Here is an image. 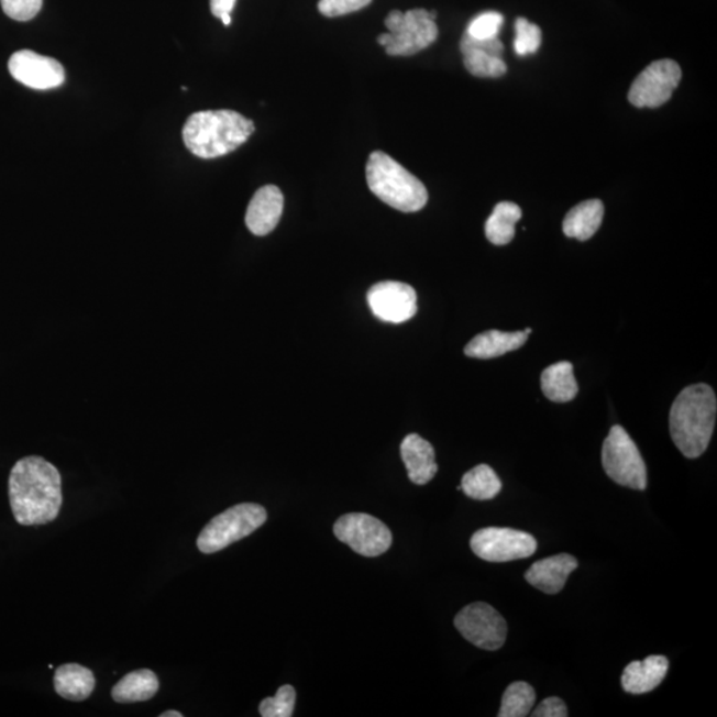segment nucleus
Segmentation results:
<instances>
[{
    "instance_id": "19",
    "label": "nucleus",
    "mask_w": 717,
    "mask_h": 717,
    "mask_svg": "<svg viewBox=\"0 0 717 717\" xmlns=\"http://www.w3.org/2000/svg\"><path fill=\"white\" fill-rule=\"evenodd\" d=\"M605 207L599 200L581 202L569 211L563 220L562 229L569 239L580 241L591 240L598 232L604 221Z\"/></svg>"
},
{
    "instance_id": "25",
    "label": "nucleus",
    "mask_w": 717,
    "mask_h": 717,
    "mask_svg": "<svg viewBox=\"0 0 717 717\" xmlns=\"http://www.w3.org/2000/svg\"><path fill=\"white\" fill-rule=\"evenodd\" d=\"M464 55V66L476 78L497 79L507 74V64L503 56L483 49H461Z\"/></svg>"
},
{
    "instance_id": "13",
    "label": "nucleus",
    "mask_w": 717,
    "mask_h": 717,
    "mask_svg": "<svg viewBox=\"0 0 717 717\" xmlns=\"http://www.w3.org/2000/svg\"><path fill=\"white\" fill-rule=\"evenodd\" d=\"M9 70L16 81L37 91L60 87L66 80V70L59 62L30 49L18 51L12 55Z\"/></svg>"
},
{
    "instance_id": "21",
    "label": "nucleus",
    "mask_w": 717,
    "mask_h": 717,
    "mask_svg": "<svg viewBox=\"0 0 717 717\" xmlns=\"http://www.w3.org/2000/svg\"><path fill=\"white\" fill-rule=\"evenodd\" d=\"M541 388L549 400L555 402L572 401L578 394V384L575 380L573 364L560 362L543 371Z\"/></svg>"
},
{
    "instance_id": "11",
    "label": "nucleus",
    "mask_w": 717,
    "mask_h": 717,
    "mask_svg": "<svg viewBox=\"0 0 717 717\" xmlns=\"http://www.w3.org/2000/svg\"><path fill=\"white\" fill-rule=\"evenodd\" d=\"M682 80L681 66L674 60L663 59L651 63L633 80L629 101L637 108H658L665 104Z\"/></svg>"
},
{
    "instance_id": "35",
    "label": "nucleus",
    "mask_w": 717,
    "mask_h": 717,
    "mask_svg": "<svg viewBox=\"0 0 717 717\" xmlns=\"http://www.w3.org/2000/svg\"><path fill=\"white\" fill-rule=\"evenodd\" d=\"M220 19H221L222 23L225 24V25L232 24V14L222 15Z\"/></svg>"
},
{
    "instance_id": "7",
    "label": "nucleus",
    "mask_w": 717,
    "mask_h": 717,
    "mask_svg": "<svg viewBox=\"0 0 717 717\" xmlns=\"http://www.w3.org/2000/svg\"><path fill=\"white\" fill-rule=\"evenodd\" d=\"M602 465L614 483L637 490L648 488L644 460L624 427L610 429L602 448Z\"/></svg>"
},
{
    "instance_id": "1",
    "label": "nucleus",
    "mask_w": 717,
    "mask_h": 717,
    "mask_svg": "<svg viewBox=\"0 0 717 717\" xmlns=\"http://www.w3.org/2000/svg\"><path fill=\"white\" fill-rule=\"evenodd\" d=\"M9 496L18 523L34 527L53 522L63 503L60 473L40 456L19 460L10 473Z\"/></svg>"
},
{
    "instance_id": "4",
    "label": "nucleus",
    "mask_w": 717,
    "mask_h": 717,
    "mask_svg": "<svg viewBox=\"0 0 717 717\" xmlns=\"http://www.w3.org/2000/svg\"><path fill=\"white\" fill-rule=\"evenodd\" d=\"M366 172L369 190L388 207L402 213H415L426 207L424 184L386 153H371Z\"/></svg>"
},
{
    "instance_id": "30",
    "label": "nucleus",
    "mask_w": 717,
    "mask_h": 717,
    "mask_svg": "<svg viewBox=\"0 0 717 717\" xmlns=\"http://www.w3.org/2000/svg\"><path fill=\"white\" fill-rule=\"evenodd\" d=\"M4 14L18 22L34 19L42 10L43 0H0Z\"/></svg>"
},
{
    "instance_id": "17",
    "label": "nucleus",
    "mask_w": 717,
    "mask_h": 717,
    "mask_svg": "<svg viewBox=\"0 0 717 717\" xmlns=\"http://www.w3.org/2000/svg\"><path fill=\"white\" fill-rule=\"evenodd\" d=\"M670 668L669 659L651 655L642 662H631L624 671L622 687L626 693L642 695L661 686Z\"/></svg>"
},
{
    "instance_id": "10",
    "label": "nucleus",
    "mask_w": 717,
    "mask_h": 717,
    "mask_svg": "<svg viewBox=\"0 0 717 717\" xmlns=\"http://www.w3.org/2000/svg\"><path fill=\"white\" fill-rule=\"evenodd\" d=\"M334 534L364 556L382 555L393 545V533L387 525L366 514L342 516L334 525Z\"/></svg>"
},
{
    "instance_id": "18",
    "label": "nucleus",
    "mask_w": 717,
    "mask_h": 717,
    "mask_svg": "<svg viewBox=\"0 0 717 717\" xmlns=\"http://www.w3.org/2000/svg\"><path fill=\"white\" fill-rule=\"evenodd\" d=\"M523 331L503 332L490 330L472 339L464 350L465 355L476 358H492L521 349L528 341Z\"/></svg>"
},
{
    "instance_id": "15",
    "label": "nucleus",
    "mask_w": 717,
    "mask_h": 717,
    "mask_svg": "<svg viewBox=\"0 0 717 717\" xmlns=\"http://www.w3.org/2000/svg\"><path fill=\"white\" fill-rule=\"evenodd\" d=\"M577 567L578 561L573 555L562 553L533 563L525 573V580L542 593L559 594Z\"/></svg>"
},
{
    "instance_id": "9",
    "label": "nucleus",
    "mask_w": 717,
    "mask_h": 717,
    "mask_svg": "<svg viewBox=\"0 0 717 717\" xmlns=\"http://www.w3.org/2000/svg\"><path fill=\"white\" fill-rule=\"evenodd\" d=\"M454 626L468 642L488 651L501 649L508 636L501 614L484 602L465 606L454 618Z\"/></svg>"
},
{
    "instance_id": "28",
    "label": "nucleus",
    "mask_w": 717,
    "mask_h": 717,
    "mask_svg": "<svg viewBox=\"0 0 717 717\" xmlns=\"http://www.w3.org/2000/svg\"><path fill=\"white\" fill-rule=\"evenodd\" d=\"M542 31L528 19L518 18L516 21L515 51L518 56L533 55L540 49Z\"/></svg>"
},
{
    "instance_id": "14",
    "label": "nucleus",
    "mask_w": 717,
    "mask_h": 717,
    "mask_svg": "<svg viewBox=\"0 0 717 717\" xmlns=\"http://www.w3.org/2000/svg\"><path fill=\"white\" fill-rule=\"evenodd\" d=\"M284 195L278 187L266 185L249 203L246 227L254 235L264 236L277 228L284 213Z\"/></svg>"
},
{
    "instance_id": "33",
    "label": "nucleus",
    "mask_w": 717,
    "mask_h": 717,
    "mask_svg": "<svg viewBox=\"0 0 717 717\" xmlns=\"http://www.w3.org/2000/svg\"><path fill=\"white\" fill-rule=\"evenodd\" d=\"M236 0H210V11L216 18L232 14Z\"/></svg>"
},
{
    "instance_id": "5",
    "label": "nucleus",
    "mask_w": 717,
    "mask_h": 717,
    "mask_svg": "<svg viewBox=\"0 0 717 717\" xmlns=\"http://www.w3.org/2000/svg\"><path fill=\"white\" fill-rule=\"evenodd\" d=\"M437 11L424 9L389 12L386 19L388 34L377 37L390 56H412L437 42L439 29Z\"/></svg>"
},
{
    "instance_id": "26",
    "label": "nucleus",
    "mask_w": 717,
    "mask_h": 717,
    "mask_svg": "<svg viewBox=\"0 0 717 717\" xmlns=\"http://www.w3.org/2000/svg\"><path fill=\"white\" fill-rule=\"evenodd\" d=\"M536 702V691L530 684L515 682L505 691L499 717H525L530 714Z\"/></svg>"
},
{
    "instance_id": "16",
    "label": "nucleus",
    "mask_w": 717,
    "mask_h": 717,
    "mask_svg": "<svg viewBox=\"0 0 717 717\" xmlns=\"http://www.w3.org/2000/svg\"><path fill=\"white\" fill-rule=\"evenodd\" d=\"M400 452L408 477L413 484L426 485L437 476L439 466L434 461V450L429 441L416 433L408 434L402 440Z\"/></svg>"
},
{
    "instance_id": "36",
    "label": "nucleus",
    "mask_w": 717,
    "mask_h": 717,
    "mask_svg": "<svg viewBox=\"0 0 717 717\" xmlns=\"http://www.w3.org/2000/svg\"><path fill=\"white\" fill-rule=\"evenodd\" d=\"M523 332H525V334H528V335H529L530 332H531V330H530V329H527V330H525Z\"/></svg>"
},
{
    "instance_id": "34",
    "label": "nucleus",
    "mask_w": 717,
    "mask_h": 717,
    "mask_svg": "<svg viewBox=\"0 0 717 717\" xmlns=\"http://www.w3.org/2000/svg\"><path fill=\"white\" fill-rule=\"evenodd\" d=\"M159 717H183V714L177 713V710H166V713L159 715Z\"/></svg>"
},
{
    "instance_id": "32",
    "label": "nucleus",
    "mask_w": 717,
    "mask_h": 717,
    "mask_svg": "<svg viewBox=\"0 0 717 717\" xmlns=\"http://www.w3.org/2000/svg\"><path fill=\"white\" fill-rule=\"evenodd\" d=\"M567 715L566 704L555 696L548 697L531 714L533 717H566Z\"/></svg>"
},
{
    "instance_id": "12",
    "label": "nucleus",
    "mask_w": 717,
    "mask_h": 717,
    "mask_svg": "<svg viewBox=\"0 0 717 717\" xmlns=\"http://www.w3.org/2000/svg\"><path fill=\"white\" fill-rule=\"evenodd\" d=\"M367 300L371 311L383 322L405 323L418 312V296L402 282H379L371 287Z\"/></svg>"
},
{
    "instance_id": "27",
    "label": "nucleus",
    "mask_w": 717,
    "mask_h": 717,
    "mask_svg": "<svg viewBox=\"0 0 717 717\" xmlns=\"http://www.w3.org/2000/svg\"><path fill=\"white\" fill-rule=\"evenodd\" d=\"M297 693L290 684H285L274 697H266L260 704L262 717H291L296 708Z\"/></svg>"
},
{
    "instance_id": "24",
    "label": "nucleus",
    "mask_w": 717,
    "mask_h": 717,
    "mask_svg": "<svg viewBox=\"0 0 717 717\" xmlns=\"http://www.w3.org/2000/svg\"><path fill=\"white\" fill-rule=\"evenodd\" d=\"M460 488L470 498L488 501V499L495 498L501 492L503 484L497 473L489 465L482 464L465 473L463 479H461Z\"/></svg>"
},
{
    "instance_id": "29",
    "label": "nucleus",
    "mask_w": 717,
    "mask_h": 717,
    "mask_svg": "<svg viewBox=\"0 0 717 717\" xmlns=\"http://www.w3.org/2000/svg\"><path fill=\"white\" fill-rule=\"evenodd\" d=\"M504 24V16L496 11L483 12L473 18L465 34L475 40H496Z\"/></svg>"
},
{
    "instance_id": "6",
    "label": "nucleus",
    "mask_w": 717,
    "mask_h": 717,
    "mask_svg": "<svg viewBox=\"0 0 717 717\" xmlns=\"http://www.w3.org/2000/svg\"><path fill=\"white\" fill-rule=\"evenodd\" d=\"M267 520L266 509L258 504L235 505L211 520L198 536L197 548L213 554L253 534Z\"/></svg>"
},
{
    "instance_id": "8",
    "label": "nucleus",
    "mask_w": 717,
    "mask_h": 717,
    "mask_svg": "<svg viewBox=\"0 0 717 717\" xmlns=\"http://www.w3.org/2000/svg\"><path fill=\"white\" fill-rule=\"evenodd\" d=\"M471 549L478 559L501 563L529 559L536 553L537 541L527 531L485 528L472 536Z\"/></svg>"
},
{
    "instance_id": "2",
    "label": "nucleus",
    "mask_w": 717,
    "mask_h": 717,
    "mask_svg": "<svg viewBox=\"0 0 717 717\" xmlns=\"http://www.w3.org/2000/svg\"><path fill=\"white\" fill-rule=\"evenodd\" d=\"M717 412L715 390L707 384L684 388L671 407L670 432L687 459L701 457L713 438Z\"/></svg>"
},
{
    "instance_id": "31",
    "label": "nucleus",
    "mask_w": 717,
    "mask_h": 717,
    "mask_svg": "<svg viewBox=\"0 0 717 717\" xmlns=\"http://www.w3.org/2000/svg\"><path fill=\"white\" fill-rule=\"evenodd\" d=\"M373 0H319L320 14L337 18L367 8Z\"/></svg>"
},
{
    "instance_id": "3",
    "label": "nucleus",
    "mask_w": 717,
    "mask_h": 717,
    "mask_svg": "<svg viewBox=\"0 0 717 717\" xmlns=\"http://www.w3.org/2000/svg\"><path fill=\"white\" fill-rule=\"evenodd\" d=\"M255 131L252 120L229 110L191 114L184 125L185 146L200 158L229 155L246 143Z\"/></svg>"
},
{
    "instance_id": "20",
    "label": "nucleus",
    "mask_w": 717,
    "mask_h": 717,
    "mask_svg": "<svg viewBox=\"0 0 717 717\" xmlns=\"http://www.w3.org/2000/svg\"><path fill=\"white\" fill-rule=\"evenodd\" d=\"M54 684L56 694L64 699L82 702L93 693L96 681L91 670L68 663L56 670Z\"/></svg>"
},
{
    "instance_id": "22",
    "label": "nucleus",
    "mask_w": 717,
    "mask_h": 717,
    "mask_svg": "<svg viewBox=\"0 0 717 717\" xmlns=\"http://www.w3.org/2000/svg\"><path fill=\"white\" fill-rule=\"evenodd\" d=\"M159 688L158 677L151 670H137L126 674L112 688V697L118 703H136L152 699Z\"/></svg>"
},
{
    "instance_id": "23",
    "label": "nucleus",
    "mask_w": 717,
    "mask_h": 717,
    "mask_svg": "<svg viewBox=\"0 0 717 717\" xmlns=\"http://www.w3.org/2000/svg\"><path fill=\"white\" fill-rule=\"evenodd\" d=\"M522 210L514 202H499L485 223L486 239L493 245L504 246L514 241L516 223L521 220Z\"/></svg>"
}]
</instances>
